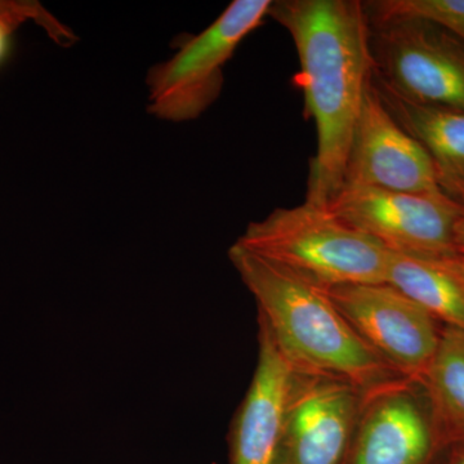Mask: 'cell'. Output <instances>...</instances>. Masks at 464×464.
I'll return each mask as SVG.
<instances>
[{
  "mask_svg": "<svg viewBox=\"0 0 464 464\" xmlns=\"http://www.w3.org/2000/svg\"><path fill=\"white\" fill-rule=\"evenodd\" d=\"M268 16L290 34L299 60L295 84L316 125L307 203L328 207L343 186L353 128L373 79L371 26L360 0H277Z\"/></svg>",
  "mask_w": 464,
  "mask_h": 464,
  "instance_id": "obj_1",
  "label": "cell"
},
{
  "mask_svg": "<svg viewBox=\"0 0 464 464\" xmlns=\"http://www.w3.org/2000/svg\"><path fill=\"white\" fill-rule=\"evenodd\" d=\"M228 258L255 298L258 323L295 371L346 381L364 395L401 380L351 328L325 289L235 243Z\"/></svg>",
  "mask_w": 464,
  "mask_h": 464,
  "instance_id": "obj_2",
  "label": "cell"
},
{
  "mask_svg": "<svg viewBox=\"0 0 464 464\" xmlns=\"http://www.w3.org/2000/svg\"><path fill=\"white\" fill-rule=\"evenodd\" d=\"M235 244L320 288L386 283L391 252L348 226L328 207L277 208L250 222Z\"/></svg>",
  "mask_w": 464,
  "mask_h": 464,
  "instance_id": "obj_3",
  "label": "cell"
},
{
  "mask_svg": "<svg viewBox=\"0 0 464 464\" xmlns=\"http://www.w3.org/2000/svg\"><path fill=\"white\" fill-rule=\"evenodd\" d=\"M271 0H234L207 29L177 36L172 57L150 67L148 111L172 123L195 121L218 99L224 67L268 16Z\"/></svg>",
  "mask_w": 464,
  "mask_h": 464,
  "instance_id": "obj_4",
  "label": "cell"
},
{
  "mask_svg": "<svg viewBox=\"0 0 464 464\" xmlns=\"http://www.w3.org/2000/svg\"><path fill=\"white\" fill-rule=\"evenodd\" d=\"M369 26L377 81L411 102L464 112V42L422 20Z\"/></svg>",
  "mask_w": 464,
  "mask_h": 464,
  "instance_id": "obj_5",
  "label": "cell"
},
{
  "mask_svg": "<svg viewBox=\"0 0 464 464\" xmlns=\"http://www.w3.org/2000/svg\"><path fill=\"white\" fill-rule=\"evenodd\" d=\"M328 209L390 252L427 259L458 257L454 231L462 206L444 192L415 194L343 185Z\"/></svg>",
  "mask_w": 464,
  "mask_h": 464,
  "instance_id": "obj_6",
  "label": "cell"
},
{
  "mask_svg": "<svg viewBox=\"0 0 464 464\" xmlns=\"http://www.w3.org/2000/svg\"><path fill=\"white\" fill-rule=\"evenodd\" d=\"M366 346L405 380L420 383L438 351L442 326L390 284H344L325 289Z\"/></svg>",
  "mask_w": 464,
  "mask_h": 464,
  "instance_id": "obj_7",
  "label": "cell"
},
{
  "mask_svg": "<svg viewBox=\"0 0 464 464\" xmlns=\"http://www.w3.org/2000/svg\"><path fill=\"white\" fill-rule=\"evenodd\" d=\"M362 400L346 381L293 369L276 464H344Z\"/></svg>",
  "mask_w": 464,
  "mask_h": 464,
  "instance_id": "obj_8",
  "label": "cell"
},
{
  "mask_svg": "<svg viewBox=\"0 0 464 464\" xmlns=\"http://www.w3.org/2000/svg\"><path fill=\"white\" fill-rule=\"evenodd\" d=\"M444 454L422 389L401 378L364 395L344 464H438Z\"/></svg>",
  "mask_w": 464,
  "mask_h": 464,
  "instance_id": "obj_9",
  "label": "cell"
},
{
  "mask_svg": "<svg viewBox=\"0 0 464 464\" xmlns=\"http://www.w3.org/2000/svg\"><path fill=\"white\" fill-rule=\"evenodd\" d=\"M343 185L415 194L442 192L431 159L390 114L373 79L353 128Z\"/></svg>",
  "mask_w": 464,
  "mask_h": 464,
  "instance_id": "obj_10",
  "label": "cell"
},
{
  "mask_svg": "<svg viewBox=\"0 0 464 464\" xmlns=\"http://www.w3.org/2000/svg\"><path fill=\"white\" fill-rule=\"evenodd\" d=\"M293 366L258 323V359L230 433V464H276Z\"/></svg>",
  "mask_w": 464,
  "mask_h": 464,
  "instance_id": "obj_11",
  "label": "cell"
},
{
  "mask_svg": "<svg viewBox=\"0 0 464 464\" xmlns=\"http://www.w3.org/2000/svg\"><path fill=\"white\" fill-rule=\"evenodd\" d=\"M373 83L390 114L427 152L440 190L464 206V112L411 102L386 84Z\"/></svg>",
  "mask_w": 464,
  "mask_h": 464,
  "instance_id": "obj_12",
  "label": "cell"
},
{
  "mask_svg": "<svg viewBox=\"0 0 464 464\" xmlns=\"http://www.w3.org/2000/svg\"><path fill=\"white\" fill-rule=\"evenodd\" d=\"M456 258H417L391 252L386 284L420 304L442 325L464 331V277Z\"/></svg>",
  "mask_w": 464,
  "mask_h": 464,
  "instance_id": "obj_13",
  "label": "cell"
},
{
  "mask_svg": "<svg viewBox=\"0 0 464 464\" xmlns=\"http://www.w3.org/2000/svg\"><path fill=\"white\" fill-rule=\"evenodd\" d=\"M418 384L445 453L464 447V331L442 325L438 351Z\"/></svg>",
  "mask_w": 464,
  "mask_h": 464,
  "instance_id": "obj_14",
  "label": "cell"
},
{
  "mask_svg": "<svg viewBox=\"0 0 464 464\" xmlns=\"http://www.w3.org/2000/svg\"><path fill=\"white\" fill-rule=\"evenodd\" d=\"M362 3L369 24L422 20L464 42V0H374Z\"/></svg>",
  "mask_w": 464,
  "mask_h": 464,
  "instance_id": "obj_15",
  "label": "cell"
},
{
  "mask_svg": "<svg viewBox=\"0 0 464 464\" xmlns=\"http://www.w3.org/2000/svg\"><path fill=\"white\" fill-rule=\"evenodd\" d=\"M29 21L41 26L60 47H72L79 41L78 35L57 20L41 3L34 0H0V63L7 57L12 35L18 27Z\"/></svg>",
  "mask_w": 464,
  "mask_h": 464,
  "instance_id": "obj_16",
  "label": "cell"
},
{
  "mask_svg": "<svg viewBox=\"0 0 464 464\" xmlns=\"http://www.w3.org/2000/svg\"><path fill=\"white\" fill-rule=\"evenodd\" d=\"M454 246H456L458 256L464 257V206L457 221L456 231H454Z\"/></svg>",
  "mask_w": 464,
  "mask_h": 464,
  "instance_id": "obj_17",
  "label": "cell"
},
{
  "mask_svg": "<svg viewBox=\"0 0 464 464\" xmlns=\"http://www.w3.org/2000/svg\"><path fill=\"white\" fill-rule=\"evenodd\" d=\"M438 464H464V447L449 449Z\"/></svg>",
  "mask_w": 464,
  "mask_h": 464,
  "instance_id": "obj_18",
  "label": "cell"
},
{
  "mask_svg": "<svg viewBox=\"0 0 464 464\" xmlns=\"http://www.w3.org/2000/svg\"><path fill=\"white\" fill-rule=\"evenodd\" d=\"M456 265L458 270H459V273L462 274V276L464 277V257H460V256H458V257L456 258Z\"/></svg>",
  "mask_w": 464,
  "mask_h": 464,
  "instance_id": "obj_19",
  "label": "cell"
}]
</instances>
